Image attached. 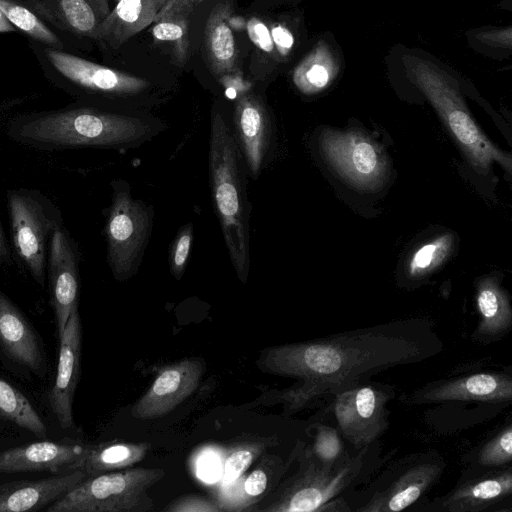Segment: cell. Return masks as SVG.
<instances>
[{
  "label": "cell",
  "mask_w": 512,
  "mask_h": 512,
  "mask_svg": "<svg viewBox=\"0 0 512 512\" xmlns=\"http://www.w3.org/2000/svg\"><path fill=\"white\" fill-rule=\"evenodd\" d=\"M86 475L78 469L43 479L0 484V512L39 510L63 496Z\"/></svg>",
  "instance_id": "cell-21"
},
{
  "label": "cell",
  "mask_w": 512,
  "mask_h": 512,
  "mask_svg": "<svg viewBox=\"0 0 512 512\" xmlns=\"http://www.w3.org/2000/svg\"><path fill=\"white\" fill-rule=\"evenodd\" d=\"M246 167L232 126L221 110L211 113L209 177L211 197L229 258L245 283L250 267V211Z\"/></svg>",
  "instance_id": "cell-3"
},
{
  "label": "cell",
  "mask_w": 512,
  "mask_h": 512,
  "mask_svg": "<svg viewBox=\"0 0 512 512\" xmlns=\"http://www.w3.org/2000/svg\"><path fill=\"white\" fill-rule=\"evenodd\" d=\"M46 10L50 15L56 13L57 22L67 29L87 36H95L101 23L97 12H100L91 0H48Z\"/></svg>",
  "instance_id": "cell-28"
},
{
  "label": "cell",
  "mask_w": 512,
  "mask_h": 512,
  "mask_svg": "<svg viewBox=\"0 0 512 512\" xmlns=\"http://www.w3.org/2000/svg\"><path fill=\"white\" fill-rule=\"evenodd\" d=\"M318 512H351V508L344 495H340L324 503Z\"/></svg>",
  "instance_id": "cell-41"
},
{
  "label": "cell",
  "mask_w": 512,
  "mask_h": 512,
  "mask_svg": "<svg viewBox=\"0 0 512 512\" xmlns=\"http://www.w3.org/2000/svg\"><path fill=\"white\" fill-rule=\"evenodd\" d=\"M0 417L45 439L47 430L30 401L14 386L0 378Z\"/></svg>",
  "instance_id": "cell-26"
},
{
  "label": "cell",
  "mask_w": 512,
  "mask_h": 512,
  "mask_svg": "<svg viewBox=\"0 0 512 512\" xmlns=\"http://www.w3.org/2000/svg\"><path fill=\"white\" fill-rule=\"evenodd\" d=\"M90 447L40 441L0 452V472L50 471L67 473L82 469Z\"/></svg>",
  "instance_id": "cell-19"
},
{
  "label": "cell",
  "mask_w": 512,
  "mask_h": 512,
  "mask_svg": "<svg viewBox=\"0 0 512 512\" xmlns=\"http://www.w3.org/2000/svg\"><path fill=\"white\" fill-rule=\"evenodd\" d=\"M165 124L141 113L81 100L67 106L16 115L6 134L38 151L96 148L126 150L165 131Z\"/></svg>",
  "instance_id": "cell-2"
},
{
  "label": "cell",
  "mask_w": 512,
  "mask_h": 512,
  "mask_svg": "<svg viewBox=\"0 0 512 512\" xmlns=\"http://www.w3.org/2000/svg\"><path fill=\"white\" fill-rule=\"evenodd\" d=\"M443 341L426 318H407L270 347L260 368L296 380L279 393L290 412L334 396L380 372L439 355Z\"/></svg>",
  "instance_id": "cell-1"
},
{
  "label": "cell",
  "mask_w": 512,
  "mask_h": 512,
  "mask_svg": "<svg viewBox=\"0 0 512 512\" xmlns=\"http://www.w3.org/2000/svg\"><path fill=\"white\" fill-rule=\"evenodd\" d=\"M12 245L33 280L45 286L47 256L53 233L64 226L59 207L34 188H13L6 193Z\"/></svg>",
  "instance_id": "cell-8"
},
{
  "label": "cell",
  "mask_w": 512,
  "mask_h": 512,
  "mask_svg": "<svg viewBox=\"0 0 512 512\" xmlns=\"http://www.w3.org/2000/svg\"><path fill=\"white\" fill-rule=\"evenodd\" d=\"M248 31L251 39L262 50L270 52L273 49V40L267 27L257 19L253 18L249 21Z\"/></svg>",
  "instance_id": "cell-38"
},
{
  "label": "cell",
  "mask_w": 512,
  "mask_h": 512,
  "mask_svg": "<svg viewBox=\"0 0 512 512\" xmlns=\"http://www.w3.org/2000/svg\"><path fill=\"white\" fill-rule=\"evenodd\" d=\"M218 471L219 465L217 460L211 457L204 458L199 466V472L200 474H203L201 477L207 481H211L212 479L216 478Z\"/></svg>",
  "instance_id": "cell-42"
},
{
  "label": "cell",
  "mask_w": 512,
  "mask_h": 512,
  "mask_svg": "<svg viewBox=\"0 0 512 512\" xmlns=\"http://www.w3.org/2000/svg\"><path fill=\"white\" fill-rule=\"evenodd\" d=\"M229 12L228 3H219L206 23V51L211 68L218 75L233 72L237 61L235 38L228 24Z\"/></svg>",
  "instance_id": "cell-24"
},
{
  "label": "cell",
  "mask_w": 512,
  "mask_h": 512,
  "mask_svg": "<svg viewBox=\"0 0 512 512\" xmlns=\"http://www.w3.org/2000/svg\"><path fill=\"white\" fill-rule=\"evenodd\" d=\"M163 0H120L99 24L94 38L117 48L155 21Z\"/></svg>",
  "instance_id": "cell-23"
},
{
  "label": "cell",
  "mask_w": 512,
  "mask_h": 512,
  "mask_svg": "<svg viewBox=\"0 0 512 512\" xmlns=\"http://www.w3.org/2000/svg\"><path fill=\"white\" fill-rule=\"evenodd\" d=\"M271 37L273 42L281 49L288 50L293 45L292 34L282 26H275L272 29Z\"/></svg>",
  "instance_id": "cell-40"
},
{
  "label": "cell",
  "mask_w": 512,
  "mask_h": 512,
  "mask_svg": "<svg viewBox=\"0 0 512 512\" xmlns=\"http://www.w3.org/2000/svg\"><path fill=\"white\" fill-rule=\"evenodd\" d=\"M80 251L69 231L62 226L51 238L47 270L58 336L62 334L72 310L78 306Z\"/></svg>",
  "instance_id": "cell-16"
},
{
  "label": "cell",
  "mask_w": 512,
  "mask_h": 512,
  "mask_svg": "<svg viewBox=\"0 0 512 512\" xmlns=\"http://www.w3.org/2000/svg\"><path fill=\"white\" fill-rule=\"evenodd\" d=\"M397 449L381 455L379 440L348 453L343 459L324 464L307 449L300 454L298 471L287 480L275 501L264 510L276 512H318L327 501L346 495L366 483Z\"/></svg>",
  "instance_id": "cell-4"
},
{
  "label": "cell",
  "mask_w": 512,
  "mask_h": 512,
  "mask_svg": "<svg viewBox=\"0 0 512 512\" xmlns=\"http://www.w3.org/2000/svg\"><path fill=\"white\" fill-rule=\"evenodd\" d=\"M395 395L393 385L368 380L332 396L329 408L343 439L357 450L379 440L389 427L387 405Z\"/></svg>",
  "instance_id": "cell-11"
},
{
  "label": "cell",
  "mask_w": 512,
  "mask_h": 512,
  "mask_svg": "<svg viewBox=\"0 0 512 512\" xmlns=\"http://www.w3.org/2000/svg\"><path fill=\"white\" fill-rule=\"evenodd\" d=\"M330 77L322 50H316L294 70L293 81L302 92L314 93L323 89L329 83Z\"/></svg>",
  "instance_id": "cell-33"
},
{
  "label": "cell",
  "mask_w": 512,
  "mask_h": 512,
  "mask_svg": "<svg viewBox=\"0 0 512 512\" xmlns=\"http://www.w3.org/2000/svg\"><path fill=\"white\" fill-rule=\"evenodd\" d=\"M111 204L107 211L105 239L107 263L117 281H126L138 271L153 225L152 206L133 197L122 179L111 182Z\"/></svg>",
  "instance_id": "cell-10"
},
{
  "label": "cell",
  "mask_w": 512,
  "mask_h": 512,
  "mask_svg": "<svg viewBox=\"0 0 512 512\" xmlns=\"http://www.w3.org/2000/svg\"><path fill=\"white\" fill-rule=\"evenodd\" d=\"M0 347L14 362L40 374L45 370V356L31 323L0 290Z\"/></svg>",
  "instance_id": "cell-20"
},
{
  "label": "cell",
  "mask_w": 512,
  "mask_h": 512,
  "mask_svg": "<svg viewBox=\"0 0 512 512\" xmlns=\"http://www.w3.org/2000/svg\"><path fill=\"white\" fill-rule=\"evenodd\" d=\"M163 469L134 468L105 472L83 479L51 503L48 512H132L152 507L148 489L163 476Z\"/></svg>",
  "instance_id": "cell-9"
},
{
  "label": "cell",
  "mask_w": 512,
  "mask_h": 512,
  "mask_svg": "<svg viewBox=\"0 0 512 512\" xmlns=\"http://www.w3.org/2000/svg\"><path fill=\"white\" fill-rule=\"evenodd\" d=\"M232 130L247 175L256 180L268 162L273 125L264 101L254 93L242 92L235 99Z\"/></svg>",
  "instance_id": "cell-15"
},
{
  "label": "cell",
  "mask_w": 512,
  "mask_h": 512,
  "mask_svg": "<svg viewBox=\"0 0 512 512\" xmlns=\"http://www.w3.org/2000/svg\"><path fill=\"white\" fill-rule=\"evenodd\" d=\"M475 302L478 322L471 339L487 345L505 338L512 329V306L496 277H484L477 282Z\"/></svg>",
  "instance_id": "cell-22"
},
{
  "label": "cell",
  "mask_w": 512,
  "mask_h": 512,
  "mask_svg": "<svg viewBox=\"0 0 512 512\" xmlns=\"http://www.w3.org/2000/svg\"><path fill=\"white\" fill-rule=\"evenodd\" d=\"M258 448L253 445L241 446L233 450L223 465V483L235 480L250 466L257 454Z\"/></svg>",
  "instance_id": "cell-35"
},
{
  "label": "cell",
  "mask_w": 512,
  "mask_h": 512,
  "mask_svg": "<svg viewBox=\"0 0 512 512\" xmlns=\"http://www.w3.org/2000/svg\"><path fill=\"white\" fill-rule=\"evenodd\" d=\"M512 373L508 371H479L428 382L401 397L407 405L450 402H479L510 404Z\"/></svg>",
  "instance_id": "cell-12"
},
{
  "label": "cell",
  "mask_w": 512,
  "mask_h": 512,
  "mask_svg": "<svg viewBox=\"0 0 512 512\" xmlns=\"http://www.w3.org/2000/svg\"><path fill=\"white\" fill-rule=\"evenodd\" d=\"M15 27L9 22L5 15L0 11V33L14 32Z\"/></svg>",
  "instance_id": "cell-44"
},
{
  "label": "cell",
  "mask_w": 512,
  "mask_h": 512,
  "mask_svg": "<svg viewBox=\"0 0 512 512\" xmlns=\"http://www.w3.org/2000/svg\"><path fill=\"white\" fill-rule=\"evenodd\" d=\"M42 56L48 66L45 69L48 78L81 100L120 108L119 103L142 100L152 88L146 78L91 62L62 49L45 47Z\"/></svg>",
  "instance_id": "cell-7"
},
{
  "label": "cell",
  "mask_w": 512,
  "mask_h": 512,
  "mask_svg": "<svg viewBox=\"0 0 512 512\" xmlns=\"http://www.w3.org/2000/svg\"><path fill=\"white\" fill-rule=\"evenodd\" d=\"M170 511H219L220 507L199 497H185L168 508Z\"/></svg>",
  "instance_id": "cell-39"
},
{
  "label": "cell",
  "mask_w": 512,
  "mask_h": 512,
  "mask_svg": "<svg viewBox=\"0 0 512 512\" xmlns=\"http://www.w3.org/2000/svg\"><path fill=\"white\" fill-rule=\"evenodd\" d=\"M446 466L437 450L411 453L386 462L360 490L344 497L351 512L409 510L440 481Z\"/></svg>",
  "instance_id": "cell-5"
},
{
  "label": "cell",
  "mask_w": 512,
  "mask_h": 512,
  "mask_svg": "<svg viewBox=\"0 0 512 512\" xmlns=\"http://www.w3.org/2000/svg\"><path fill=\"white\" fill-rule=\"evenodd\" d=\"M149 450L146 443H116L89 448L82 470L87 475H97L125 468L141 461Z\"/></svg>",
  "instance_id": "cell-25"
},
{
  "label": "cell",
  "mask_w": 512,
  "mask_h": 512,
  "mask_svg": "<svg viewBox=\"0 0 512 512\" xmlns=\"http://www.w3.org/2000/svg\"><path fill=\"white\" fill-rule=\"evenodd\" d=\"M164 2H166V0H163Z\"/></svg>",
  "instance_id": "cell-45"
},
{
  "label": "cell",
  "mask_w": 512,
  "mask_h": 512,
  "mask_svg": "<svg viewBox=\"0 0 512 512\" xmlns=\"http://www.w3.org/2000/svg\"><path fill=\"white\" fill-rule=\"evenodd\" d=\"M512 496V465L487 470L467 468L449 492L432 500L422 499L410 511H495Z\"/></svg>",
  "instance_id": "cell-13"
},
{
  "label": "cell",
  "mask_w": 512,
  "mask_h": 512,
  "mask_svg": "<svg viewBox=\"0 0 512 512\" xmlns=\"http://www.w3.org/2000/svg\"><path fill=\"white\" fill-rule=\"evenodd\" d=\"M312 429L313 443L306 449L318 461L333 464L349 453L338 428L318 422L312 425Z\"/></svg>",
  "instance_id": "cell-32"
},
{
  "label": "cell",
  "mask_w": 512,
  "mask_h": 512,
  "mask_svg": "<svg viewBox=\"0 0 512 512\" xmlns=\"http://www.w3.org/2000/svg\"><path fill=\"white\" fill-rule=\"evenodd\" d=\"M59 339L57 374L49 398L58 423L68 429L74 424L72 405L81 367L82 326L78 306L72 310Z\"/></svg>",
  "instance_id": "cell-18"
},
{
  "label": "cell",
  "mask_w": 512,
  "mask_h": 512,
  "mask_svg": "<svg viewBox=\"0 0 512 512\" xmlns=\"http://www.w3.org/2000/svg\"><path fill=\"white\" fill-rule=\"evenodd\" d=\"M12 260L11 249L0 219V265L10 264Z\"/></svg>",
  "instance_id": "cell-43"
},
{
  "label": "cell",
  "mask_w": 512,
  "mask_h": 512,
  "mask_svg": "<svg viewBox=\"0 0 512 512\" xmlns=\"http://www.w3.org/2000/svg\"><path fill=\"white\" fill-rule=\"evenodd\" d=\"M0 11L11 24L33 40L55 49H63L60 39L28 8L14 0H0Z\"/></svg>",
  "instance_id": "cell-29"
},
{
  "label": "cell",
  "mask_w": 512,
  "mask_h": 512,
  "mask_svg": "<svg viewBox=\"0 0 512 512\" xmlns=\"http://www.w3.org/2000/svg\"><path fill=\"white\" fill-rule=\"evenodd\" d=\"M469 469H498L512 463V422L509 419L465 456Z\"/></svg>",
  "instance_id": "cell-27"
},
{
  "label": "cell",
  "mask_w": 512,
  "mask_h": 512,
  "mask_svg": "<svg viewBox=\"0 0 512 512\" xmlns=\"http://www.w3.org/2000/svg\"><path fill=\"white\" fill-rule=\"evenodd\" d=\"M321 147L331 165L354 186L372 190L384 181L386 156L363 133L327 130L321 136Z\"/></svg>",
  "instance_id": "cell-14"
},
{
  "label": "cell",
  "mask_w": 512,
  "mask_h": 512,
  "mask_svg": "<svg viewBox=\"0 0 512 512\" xmlns=\"http://www.w3.org/2000/svg\"><path fill=\"white\" fill-rule=\"evenodd\" d=\"M268 475L261 468L255 469L245 478L242 475L235 480L224 483L221 496L222 510H243L245 504H252L266 490Z\"/></svg>",
  "instance_id": "cell-31"
},
{
  "label": "cell",
  "mask_w": 512,
  "mask_h": 512,
  "mask_svg": "<svg viewBox=\"0 0 512 512\" xmlns=\"http://www.w3.org/2000/svg\"><path fill=\"white\" fill-rule=\"evenodd\" d=\"M204 372L201 358L183 359L166 367L134 404L132 416L149 420L166 415L196 390Z\"/></svg>",
  "instance_id": "cell-17"
},
{
  "label": "cell",
  "mask_w": 512,
  "mask_h": 512,
  "mask_svg": "<svg viewBox=\"0 0 512 512\" xmlns=\"http://www.w3.org/2000/svg\"><path fill=\"white\" fill-rule=\"evenodd\" d=\"M453 245L454 236L446 233L420 246L407 264L409 278L416 280L429 275L447 259Z\"/></svg>",
  "instance_id": "cell-30"
},
{
  "label": "cell",
  "mask_w": 512,
  "mask_h": 512,
  "mask_svg": "<svg viewBox=\"0 0 512 512\" xmlns=\"http://www.w3.org/2000/svg\"><path fill=\"white\" fill-rule=\"evenodd\" d=\"M152 34L159 41H177L184 39L187 31V23L183 17H174L155 22Z\"/></svg>",
  "instance_id": "cell-36"
},
{
  "label": "cell",
  "mask_w": 512,
  "mask_h": 512,
  "mask_svg": "<svg viewBox=\"0 0 512 512\" xmlns=\"http://www.w3.org/2000/svg\"><path fill=\"white\" fill-rule=\"evenodd\" d=\"M201 0H166L156 15L155 21L174 17H183L189 13Z\"/></svg>",
  "instance_id": "cell-37"
},
{
  "label": "cell",
  "mask_w": 512,
  "mask_h": 512,
  "mask_svg": "<svg viewBox=\"0 0 512 512\" xmlns=\"http://www.w3.org/2000/svg\"><path fill=\"white\" fill-rule=\"evenodd\" d=\"M193 237V225L192 223H186L180 227L170 245L169 268L176 279H180L186 269Z\"/></svg>",
  "instance_id": "cell-34"
},
{
  "label": "cell",
  "mask_w": 512,
  "mask_h": 512,
  "mask_svg": "<svg viewBox=\"0 0 512 512\" xmlns=\"http://www.w3.org/2000/svg\"><path fill=\"white\" fill-rule=\"evenodd\" d=\"M410 75L438 111L476 171L487 173L493 162H498L510 172L509 155L499 150L481 132L458 90L443 71L426 61L414 59L410 62Z\"/></svg>",
  "instance_id": "cell-6"
}]
</instances>
